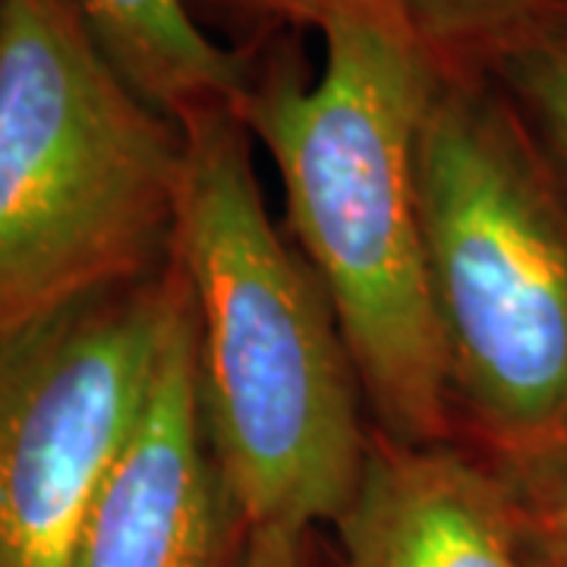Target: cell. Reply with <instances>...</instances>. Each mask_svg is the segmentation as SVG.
Here are the masks:
<instances>
[{
  "label": "cell",
  "mask_w": 567,
  "mask_h": 567,
  "mask_svg": "<svg viewBox=\"0 0 567 567\" xmlns=\"http://www.w3.org/2000/svg\"><path fill=\"white\" fill-rule=\"evenodd\" d=\"M306 73L293 35L249 70L240 117L278 171L290 240L341 324L375 435L454 442L432 303L420 126L439 76L353 22L322 35Z\"/></svg>",
  "instance_id": "cell-1"
},
{
  "label": "cell",
  "mask_w": 567,
  "mask_h": 567,
  "mask_svg": "<svg viewBox=\"0 0 567 567\" xmlns=\"http://www.w3.org/2000/svg\"><path fill=\"white\" fill-rule=\"evenodd\" d=\"M171 259L196 312L205 420L252 529L334 527L372 432L341 324L265 205L240 107L189 114Z\"/></svg>",
  "instance_id": "cell-2"
},
{
  "label": "cell",
  "mask_w": 567,
  "mask_h": 567,
  "mask_svg": "<svg viewBox=\"0 0 567 567\" xmlns=\"http://www.w3.org/2000/svg\"><path fill=\"white\" fill-rule=\"evenodd\" d=\"M420 196L454 442L507 483L567 464V171L495 80H439Z\"/></svg>",
  "instance_id": "cell-3"
},
{
  "label": "cell",
  "mask_w": 567,
  "mask_h": 567,
  "mask_svg": "<svg viewBox=\"0 0 567 567\" xmlns=\"http://www.w3.org/2000/svg\"><path fill=\"white\" fill-rule=\"evenodd\" d=\"M181 123L107 61L73 0L0 20V344L171 262Z\"/></svg>",
  "instance_id": "cell-4"
},
{
  "label": "cell",
  "mask_w": 567,
  "mask_h": 567,
  "mask_svg": "<svg viewBox=\"0 0 567 567\" xmlns=\"http://www.w3.org/2000/svg\"><path fill=\"white\" fill-rule=\"evenodd\" d=\"M171 287L167 262L0 344V567H73L152 385Z\"/></svg>",
  "instance_id": "cell-5"
},
{
  "label": "cell",
  "mask_w": 567,
  "mask_h": 567,
  "mask_svg": "<svg viewBox=\"0 0 567 567\" xmlns=\"http://www.w3.org/2000/svg\"><path fill=\"white\" fill-rule=\"evenodd\" d=\"M174 268L145 404L82 527L73 567H246L252 527L205 420L196 312Z\"/></svg>",
  "instance_id": "cell-6"
},
{
  "label": "cell",
  "mask_w": 567,
  "mask_h": 567,
  "mask_svg": "<svg viewBox=\"0 0 567 567\" xmlns=\"http://www.w3.org/2000/svg\"><path fill=\"white\" fill-rule=\"evenodd\" d=\"M334 529L344 567H539L507 480L457 442L404 445L372 432Z\"/></svg>",
  "instance_id": "cell-7"
},
{
  "label": "cell",
  "mask_w": 567,
  "mask_h": 567,
  "mask_svg": "<svg viewBox=\"0 0 567 567\" xmlns=\"http://www.w3.org/2000/svg\"><path fill=\"white\" fill-rule=\"evenodd\" d=\"M203 20L234 25L244 54L259 41L322 35L353 22L404 44L439 80H488L529 39L567 22V0H186Z\"/></svg>",
  "instance_id": "cell-8"
},
{
  "label": "cell",
  "mask_w": 567,
  "mask_h": 567,
  "mask_svg": "<svg viewBox=\"0 0 567 567\" xmlns=\"http://www.w3.org/2000/svg\"><path fill=\"white\" fill-rule=\"evenodd\" d=\"M89 32L152 107L183 123L205 107H240L252 58L215 39L186 0H73Z\"/></svg>",
  "instance_id": "cell-9"
},
{
  "label": "cell",
  "mask_w": 567,
  "mask_h": 567,
  "mask_svg": "<svg viewBox=\"0 0 567 567\" xmlns=\"http://www.w3.org/2000/svg\"><path fill=\"white\" fill-rule=\"evenodd\" d=\"M488 80L514 99L567 171V22L511 51Z\"/></svg>",
  "instance_id": "cell-10"
},
{
  "label": "cell",
  "mask_w": 567,
  "mask_h": 567,
  "mask_svg": "<svg viewBox=\"0 0 567 567\" xmlns=\"http://www.w3.org/2000/svg\"><path fill=\"white\" fill-rule=\"evenodd\" d=\"M507 486L517 498L524 536L536 565L567 567V464Z\"/></svg>",
  "instance_id": "cell-11"
},
{
  "label": "cell",
  "mask_w": 567,
  "mask_h": 567,
  "mask_svg": "<svg viewBox=\"0 0 567 567\" xmlns=\"http://www.w3.org/2000/svg\"><path fill=\"white\" fill-rule=\"evenodd\" d=\"M246 567H316L312 533L284 527L252 529Z\"/></svg>",
  "instance_id": "cell-12"
},
{
  "label": "cell",
  "mask_w": 567,
  "mask_h": 567,
  "mask_svg": "<svg viewBox=\"0 0 567 567\" xmlns=\"http://www.w3.org/2000/svg\"><path fill=\"white\" fill-rule=\"evenodd\" d=\"M3 7H7V0H0V20H3Z\"/></svg>",
  "instance_id": "cell-13"
}]
</instances>
